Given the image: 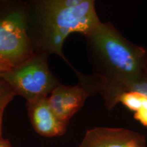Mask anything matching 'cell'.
Wrapping results in <instances>:
<instances>
[{
  "mask_svg": "<svg viewBox=\"0 0 147 147\" xmlns=\"http://www.w3.org/2000/svg\"><path fill=\"white\" fill-rule=\"evenodd\" d=\"M5 108H0V138H2V124L3 116Z\"/></svg>",
  "mask_w": 147,
  "mask_h": 147,
  "instance_id": "obj_12",
  "label": "cell"
},
{
  "mask_svg": "<svg viewBox=\"0 0 147 147\" xmlns=\"http://www.w3.org/2000/svg\"><path fill=\"white\" fill-rule=\"evenodd\" d=\"M26 106L31 123L38 134L49 138L65 134L68 123L55 115L49 105L48 97L28 101Z\"/></svg>",
  "mask_w": 147,
  "mask_h": 147,
  "instance_id": "obj_7",
  "label": "cell"
},
{
  "mask_svg": "<svg viewBox=\"0 0 147 147\" xmlns=\"http://www.w3.org/2000/svg\"><path fill=\"white\" fill-rule=\"evenodd\" d=\"M84 38L93 73L84 74L71 68L90 96L100 94L110 110L122 92L147 76V52L127 40L110 23L102 22Z\"/></svg>",
  "mask_w": 147,
  "mask_h": 147,
  "instance_id": "obj_1",
  "label": "cell"
},
{
  "mask_svg": "<svg viewBox=\"0 0 147 147\" xmlns=\"http://www.w3.org/2000/svg\"><path fill=\"white\" fill-rule=\"evenodd\" d=\"M89 96L79 84L75 86L59 84L49 95L48 101L58 118L68 123L73 116L81 109Z\"/></svg>",
  "mask_w": 147,
  "mask_h": 147,
  "instance_id": "obj_6",
  "label": "cell"
},
{
  "mask_svg": "<svg viewBox=\"0 0 147 147\" xmlns=\"http://www.w3.org/2000/svg\"><path fill=\"white\" fill-rule=\"evenodd\" d=\"M15 96L10 85L0 77V108H5Z\"/></svg>",
  "mask_w": 147,
  "mask_h": 147,
  "instance_id": "obj_9",
  "label": "cell"
},
{
  "mask_svg": "<svg viewBox=\"0 0 147 147\" xmlns=\"http://www.w3.org/2000/svg\"><path fill=\"white\" fill-rule=\"evenodd\" d=\"M11 68L12 67L8 66V65H6V64L0 62V75L2 74L3 73L5 72V71L10 70Z\"/></svg>",
  "mask_w": 147,
  "mask_h": 147,
  "instance_id": "obj_11",
  "label": "cell"
},
{
  "mask_svg": "<svg viewBox=\"0 0 147 147\" xmlns=\"http://www.w3.org/2000/svg\"><path fill=\"white\" fill-rule=\"evenodd\" d=\"M121 103L134 113L135 119L147 127V76L132 84L117 97Z\"/></svg>",
  "mask_w": 147,
  "mask_h": 147,
  "instance_id": "obj_8",
  "label": "cell"
},
{
  "mask_svg": "<svg viewBox=\"0 0 147 147\" xmlns=\"http://www.w3.org/2000/svg\"><path fill=\"white\" fill-rule=\"evenodd\" d=\"M34 54L28 34L27 1H0V62L12 68Z\"/></svg>",
  "mask_w": 147,
  "mask_h": 147,
  "instance_id": "obj_3",
  "label": "cell"
},
{
  "mask_svg": "<svg viewBox=\"0 0 147 147\" xmlns=\"http://www.w3.org/2000/svg\"><path fill=\"white\" fill-rule=\"evenodd\" d=\"M0 147H12L11 143L8 140L0 138Z\"/></svg>",
  "mask_w": 147,
  "mask_h": 147,
  "instance_id": "obj_10",
  "label": "cell"
},
{
  "mask_svg": "<svg viewBox=\"0 0 147 147\" xmlns=\"http://www.w3.org/2000/svg\"><path fill=\"white\" fill-rule=\"evenodd\" d=\"M28 3V34L34 53L64 56L66 38L73 33L84 36L102 23L93 0H32Z\"/></svg>",
  "mask_w": 147,
  "mask_h": 147,
  "instance_id": "obj_2",
  "label": "cell"
},
{
  "mask_svg": "<svg viewBox=\"0 0 147 147\" xmlns=\"http://www.w3.org/2000/svg\"><path fill=\"white\" fill-rule=\"evenodd\" d=\"M49 56L34 53L24 63L0 75L16 95L22 96L27 102L49 97L59 84L51 72L48 63Z\"/></svg>",
  "mask_w": 147,
  "mask_h": 147,
  "instance_id": "obj_4",
  "label": "cell"
},
{
  "mask_svg": "<svg viewBox=\"0 0 147 147\" xmlns=\"http://www.w3.org/2000/svg\"><path fill=\"white\" fill-rule=\"evenodd\" d=\"M79 147H146L144 136L124 128L97 127L86 131Z\"/></svg>",
  "mask_w": 147,
  "mask_h": 147,
  "instance_id": "obj_5",
  "label": "cell"
}]
</instances>
